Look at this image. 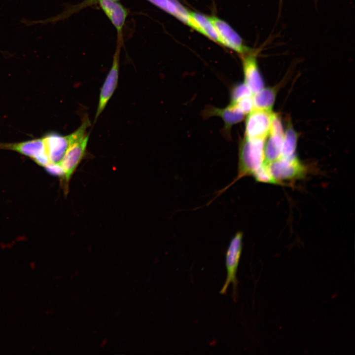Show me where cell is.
<instances>
[{"label":"cell","mask_w":355,"mask_h":355,"mask_svg":"<svg viewBox=\"0 0 355 355\" xmlns=\"http://www.w3.org/2000/svg\"><path fill=\"white\" fill-rule=\"evenodd\" d=\"M243 234L237 233L231 239L225 258L227 277L220 293L225 294L230 284H232L233 292L236 293L237 285L236 274L242 249Z\"/></svg>","instance_id":"5"},{"label":"cell","mask_w":355,"mask_h":355,"mask_svg":"<svg viewBox=\"0 0 355 355\" xmlns=\"http://www.w3.org/2000/svg\"><path fill=\"white\" fill-rule=\"evenodd\" d=\"M258 52L257 50L252 49L248 53L241 56L244 83L250 89L252 95L264 88V81L257 62Z\"/></svg>","instance_id":"10"},{"label":"cell","mask_w":355,"mask_h":355,"mask_svg":"<svg viewBox=\"0 0 355 355\" xmlns=\"http://www.w3.org/2000/svg\"><path fill=\"white\" fill-rule=\"evenodd\" d=\"M245 114H248L253 109L252 96H247L241 99L234 104Z\"/></svg>","instance_id":"17"},{"label":"cell","mask_w":355,"mask_h":355,"mask_svg":"<svg viewBox=\"0 0 355 355\" xmlns=\"http://www.w3.org/2000/svg\"><path fill=\"white\" fill-rule=\"evenodd\" d=\"M297 134L291 126H288L284 133L282 157L280 159L293 160L298 159L296 155Z\"/></svg>","instance_id":"13"},{"label":"cell","mask_w":355,"mask_h":355,"mask_svg":"<svg viewBox=\"0 0 355 355\" xmlns=\"http://www.w3.org/2000/svg\"><path fill=\"white\" fill-rule=\"evenodd\" d=\"M172 15L182 22L193 29L200 32L199 26L192 18L190 12L188 11L177 0H146Z\"/></svg>","instance_id":"11"},{"label":"cell","mask_w":355,"mask_h":355,"mask_svg":"<svg viewBox=\"0 0 355 355\" xmlns=\"http://www.w3.org/2000/svg\"><path fill=\"white\" fill-rule=\"evenodd\" d=\"M276 94V91L273 88L264 87L252 95L253 108L272 110Z\"/></svg>","instance_id":"14"},{"label":"cell","mask_w":355,"mask_h":355,"mask_svg":"<svg viewBox=\"0 0 355 355\" xmlns=\"http://www.w3.org/2000/svg\"><path fill=\"white\" fill-rule=\"evenodd\" d=\"M190 14L199 26L202 34L213 41L220 44L218 35L208 16L193 11L190 12Z\"/></svg>","instance_id":"15"},{"label":"cell","mask_w":355,"mask_h":355,"mask_svg":"<svg viewBox=\"0 0 355 355\" xmlns=\"http://www.w3.org/2000/svg\"><path fill=\"white\" fill-rule=\"evenodd\" d=\"M265 141L245 137L241 142L238 178L249 175L254 177L260 171L264 162Z\"/></svg>","instance_id":"1"},{"label":"cell","mask_w":355,"mask_h":355,"mask_svg":"<svg viewBox=\"0 0 355 355\" xmlns=\"http://www.w3.org/2000/svg\"><path fill=\"white\" fill-rule=\"evenodd\" d=\"M250 96H252V94L245 83L238 84L232 90L230 104H234L243 98Z\"/></svg>","instance_id":"16"},{"label":"cell","mask_w":355,"mask_h":355,"mask_svg":"<svg viewBox=\"0 0 355 355\" xmlns=\"http://www.w3.org/2000/svg\"><path fill=\"white\" fill-rule=\"evenodd\" d=\"M208 17L217 32L220 44L232 49L241 56L252 50L244 44L240 36L226 22L214 16Z\"/></svg>","instance_id":"8"},{"label":"cell","mask_w":355,"mask_h":355,"mask_svg":"<svg viewBox=\"0 0 355 355\" xmlns=\"http://www.w3.org/2000/svg\"><path fill=\"white\" fill-rule=\"evenodd\" d=\"M122 45L123 44L117 43L110 70L107 74L100 92L98 106L95 117V120L97 119L105 109L117 87L119 76L120 54Z\"/></svg>","instance_id":"6"},{"label":"cell","mask_w":355,"mask_h":355,"mask_svg":"<svg viewBox=\"0 0 355 355\" xmlns=\"http://www.w3.org/2000/svg\"><path fill=\"white\" fill-rule=\"evenodd\" d=\"M0 149L10 150L31 158L45 168L48 164L43 137L15 143H0Z\"/></svg>","instance_id":"4"},{"label":"cell","mask_w":355,"mask_h":355,"mask_svg":"<svg viewBox=\"0 0 355 355\" xmlns=\"http://www.w3.org/2000/svg\"><path fill=\"white\" fill-rule=\"evenodd\" d=\"M88 126L86 122H83L77 130L68 136L50 134L43 137L45 152L48 160V164L45 168L49 165H60L70 144L86 135L85 132Z\"/></svg>","instance_id":"2"},{"label":"cell","mask_w":355,"mask_h":355,"mask_svg":"<svg viewBox=\"0 0 355 355\" xmlns=\"http://www.w3.org/2000/svg\"><path fill=\"white\" fill-rule=\"evenodd\" d=\"M88 139L89 135H86L71 144L60 164L64 173L62 179L66 183L69 181L83 158Z\"/></svg>","instance_id":"9"},{"label":"cell","mask_w":355,"mask_h":355,"mask_svg":"<svg viewBox=\"0 0 355 355\" xmlns=\"http://www.w3.org/2000/svg\"><path fill=\"white\" fill-rule=\"evenodd\" d=\"M205 115L208 117L218 116L220 117L224 123L226 131L230 130L231 127L243 120L245 114L235 105L229 104L223 108L209 107L205 111Z\"/></svg>","instance_id":"12"},{"label":"cell","mask_w":355,"mask_h":355,"mask_svg":"<svg viewBox=\"0 0 355 355\" xmlns=\"http://www.w3.org/2000/svg\"><path fill=\"white\" fill-rule=\"evenodd\" d=\"M94 4H98L115 28L117 43L123 44V29L129 11L118 1L113 0H91Z\"/></svg>","instance_id":"7"},{"label":"cell","mask_w":355,"mask_h":355,"mask_svg":"<svg viewBox=\"0 0 355 355\" xmlns=\"http://www.w3.org/2000/svg\"><path fill=\"white\" fill-rule=\"evenodd\" d=\"M245 123V138L266 140L269 134L274 113L272 110L253 108Z\"/></svg>","instance_id":"3"}]
</instances>
